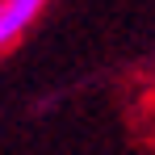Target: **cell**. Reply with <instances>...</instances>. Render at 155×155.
Wrapping results in <instances>:
<instances>
[{
	"instance_id": "obj_1",
	"label": "cell",
	"mask_w": 155,
	"mask_h": 155,
	"mask_svg": "<svg viewBox=\"0 0 155 155\" xmlns=\"http://www.w3.org/2000/svg\"><path fill=\"white\" fill-rule=\"evenodd\" d=\"M46 0H0V46H8L17 34H25V25L42 13Z\"/></svg>"
}]
</instances>
